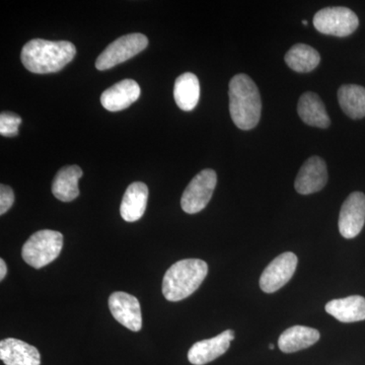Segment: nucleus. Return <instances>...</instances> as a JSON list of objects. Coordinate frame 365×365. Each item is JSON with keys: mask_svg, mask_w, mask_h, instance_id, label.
<instances>
[{"mask_svg": "<svg viewBox=\"0 0 365 365\" xmlns=\"http://www.w3.org/2000/svg\"><path fill=\"white\" fill-rule=\"evenodd\" d=\"M321 61L316 49L306 44H297L290 48L285 55V62L292 71L304 73L313 71Z\"/></svg>", "mask_w": 365, "mask_h": 365, "instance_id": "22", "label": "nucleus"}, {"mask_svg": "<svg viewBox=\"0 0 365 365\" xmlns=\"http://www.w3.org/2000/svg\"><path fill=\"white\" fill-rule=\"evenodd\" d=\"M174 98L178 107L182 111L195 109L200 98V83L195 74L186 72L177 78L174 86Z\"/></svg>", "mask_w": 365, "mask_h": 365, "instance_id": "20", "label": "nucleus"}, {"mask_svg": "<svg viewBox=\"0 0 365 365\" xmlns=\"http://www.w3.org/2000/svg\"><path fill=\"white\" fill-rule=\"evenodd\" d=\"M7 273L6 262L4 259H0V280H4Z\"/></svg>", "mask_w": 365, "mask_h": 365, "instance_id": "25", "label": "nucleus"}, {"mask_svg": "<svg viewBox=\"0 0 365 365\" xmlns=\"http://www.w3.org/2000/svg\"><path fill=\"white\" fill-rule=\"evenodd\" d=\"M0 359L6 365H40L39 350L24 341L7 338L0 342Z\"/></svg>", "mask_w": 365, "mask_h": 365, "instance_id": "14", "label": "nucleus"}, {"mask_svg": "<svg viewBox=\"0 0 365 365\" xmlns=\"http://www.w3.org/2000/svg\"><path fill=\"white\" fill-rule=\"evenodd\" d=\"M83 170L78 165H67L57 173L52 182V193L62 202H71L79 195L78 181Z\"/></svg>", "mask_w": 365, "mask_h": 365, "instance_id": "17", "label": "nucleus"}, {"mask_svg": "<svg viewBox=\"0 0 365 365\" xmlns=\"http://www.w3.org/2000/svg\"><path fill=\"white\" fill-rule=\"evenodd\" d=\"M328 182V170L323 158L312 157L302 165L295 179V190L302 195L321 191Z\"/></svg>", "mask_w": 365, "mask_h": 365, "instance_id": "11", "label": "nucleus"}, {"mask_svg": "<svg viewBox=\"0 0 365 365\" xmlns=\"http://www.w3.org/2000/svg\"><path fill=\"white\" fill-rule=\"evenodd\" d=\"M234 339V331L227 330L211 339L199 341L190 348L189 361L194 365L207 364L225 354Z\"/></svg>", "mask_w": 365, "mask_h": 365, "instance_id": "12", "label": "nucleus"}, {"mask_svg": "<svg viewBox=\"0 0 365 365\" xmlns=\"http://www.w3.org/2000/svg\"><path fill=\"white\" fill-rule=\"evenodd\" d=\"M327 313L342 323H354L365 319V299L351 295L345 299H333L326 304Z\"/></svg>", "mask_w": 365, "mask_h": 365, "instance_id": "16", "label": "nucleus"}, {"mask_svg": "<svg viewBox=\"0 0 365 365\" xmlns=\"http://www.w3.org/2000/svg\"><path fill=\"white\" fill-rule=\"evenodd\" d=\"M230 112L232 121L242 130H251L260 121L262 101L253 79L237 74L230 83Z\"/></svg>", "mask_w": 365, "mask_h": 365, "instance_id": "2", "label": "nucleus"}, {"mask_svg": "<svg viewBox=\"0 0 365 365\" xmlns=\"http://www.w3.org/2000/svg\"><path fill=\"white\" fill-rule=\"evenodd\" d=\"M341 109L352 119L365 117V88L357 85H344L338 91Z\"/></svg>", "mask_w": 365, "mask_h": 365, "instance_id": "21", "label": "nucleus"}, {"mask_svg": "<svg viewBox=\"0 0 365 365\" xmlns=\"http://www.w3.org/2000/svg\"><path fill=\"white\" fill-rule=\"evenodd\" d=\"M148 200V188L144 182L129 185L122 199L120 213L127 222H135L143 217Z\"/></svg>", "mask_w": 365, "mask_h": 365, "instance_id": "15", "label": "nucleus"}, {"mask_svg": "<svg viewBox=\"0 0 365 365\" xmlns=\"http://www.w3.org/2000/svg\"><path fill=\"white\" fill-rule=\"evenodd\" d=\"M140 93V86L135 81L123 79L102 93L101 103L108 111H122L136 102Z\"/></svg>", "mask_w": 365, "mask_h": 365, "instance_id": "13", "label": "nucleus"}, {"mask_svg": "<svg viewBox=\"0 0 365 365\" xmlns=\"http://www.w3.org/2000/svg\"><path fill=\"white\" fill-rule=\"evenodd\" d=\"M208 265L200 259H185L170 266L163 280V294L169 302L187 299L202 284Z\"/></svg>", "mask_w": 365, "mask_h": 365, "instance_id": "3", "label": "nucleus"}, {"mask_svg": "<svg viewBox=\"0 0 365 365\" xmlns=\"http://www.w3.org/2000/svg\"><path fill=\"white\" fill-rule=\"evenodd\" d=\"M14 202V194L13 189L6 185H0V215L9 210Z\"/></svg>", "mask_w": 365, "mask_h": 365, "instance_id": "24", "label": "nucleus"}, {"mask_svg": "<svg viewBox=\"0 0 365 365\" xmlns=\"http://www.w3.org/2000/svg\"><path fill=\"white\" fill-rule=\"evenodd\" d=\"M297 255L287 252L276 257L266 267L260 277V288L266 294H273L287 284L297 270Z\"/></svg>", "mask_w": 365, "mask_h": 365, "instance_id": "8", "label": "nucleus"}, {"mask_svg": "<svg viewBox=\"0 0 365 365\" xmlns=\"http://www.w3.org/2000/svg\"><path fill=\"white\" fill-rule=\"evenodd\" d=\"M321 334L309 327L294 326L281 334L278 346L281 351L294 353L311 347L319 340Z\"/></svg>", "mask_w": 365, "mask_h": 365, "instance_id": "19", "label": "nucleus"}, {"mask_svg": "<svg viewBox=\"0 0 365 365\" xmlns=\"http://www.w3.org/2000/svg\"><path fill=\"white\" fill-rule=\"evenodd\" d=\"M314 26L319 33L336 37H347L359 28L356 14L347 7H326L314 16Z\"/></svg>", "mask_w": 365, "mask_h": 365, "instance_id": "6", "label": "nucleus"}, {"mask_svg": "<svg viewBox=\"0 0 365 365\" xmlns=\"http://www.w3.org/2000/svg\"><path fill=\"white\" fill-rule=\"evenodd\" d=\"M63 247V235L56 230H39L29 237L21 250V256L26 264L36 269L52 263Z\"/></svg>", "mask_w": 365, "mask_h": 365, "instance_id": "4", "label": "nucleus"}, {"mask_svg": "<svg viewBox=\"0 0 365 365\" xmlns=\"http://www.w3.org/2000/svg\"><path fill=\"white\" fill-rule=\"evenodd\" d=\"M148 45V39L143 34H129L114 41L101 53L96 61L98 71H107L118 64L123 63L138 53L143 51Z\"/></svg>", "mask_w": 365, "mask_h": 365, "instance_id": "5", "label": "nucleus"}, {"mask_svg": "<svg viewBox=\"0 0 365 365\" xmlns=\"http://www.w3.org/2000/svg\"><path fill=\"white\" fill-rule=\"evenodd\" d=\"M217 184L215 170H203L189 182L181 199L182 210L188 215L200 212L207 206Z\"/></svg>", "mask_w": 365, "mask_h": 365, "instance_id": "7", "label": "nucleus"}, {"mask_svg": "<svg viewBox=\"0 0 365 365\" xmlns=\"http://www.w3.org/2000/svg\"><path fill=\"white\" fill-rule=\"evenodd\" d=\"M109 307L115 319L129 330L138 332L143 328L140 304L133 295L114 292L110 295Z\"/></svg>", "mask_w": 365, "mask_h": 365, "instance_id": "10", "label": "nucleus"}, {"mask_svg": "<svg viewBox=\"0 0 365 365\" xmlns=\"http://www.w3.org/2000/svg\"><path fill=\"white\" fill-rule=\"evenodd\" d=\"M76 54V46L67 41L34 39L24 46L21 59L29 71L46 74L61 71Z\"/></svg>", "mask_w": 365, "mask_h": 365, "instance_id": "1", "label": "nucleus"}, {"mask_svg": "<svg viewBox=\"0 0 365 365\" xmlns=\"http://www.w3.org/2000/svg\"><path fill=\"white\" fill-rule=\"evenodd\" d=\"M21 123V119L19 115L11 112H2L0 115V134L6 137L18 135Z\"/></svg>", "mask_w": 365, "mask_h": 365, "instance_id": "23", "label": "nucleus"}, {"mask_svg": "<svg viewBox=\"0 0 365 365\" xmlns=\"http://www.w3.org/2000/svg\"><path fill=\"white\" fill-rule=\"evenodd\" d=\"M297 113L304 123L319 128L330 126V117L326 111L325 105L317 93L307 91L299 98Z\"/></svg>", "mask_w": 365, "mask_h": 365, "instance_id": "18", "label": "nucleus"}, {"mask_svg": "<svg viewBox=\"0 0 365 365\" xmlns=\"http://www.w3.org/2000/svg\"><path fill=\"white\" fill-rule=\"evenodd\" d=\"M269 349L273 350L274 349V345L273 344H269Z\"/></svg>", "mask_w": 365, "mask_h": 365, "instance_id": "26", "label": "nucleus"}, {"mask_svg": "<svg viewBox=\"0 0 365 365\" xmlns=\"http://www.w3.org/2000/svg\"><path fill=\"white\" fill-rule=\"evenodd\" d=\"M365 222V195L353 192L341 207L339 216L340 234L345 239H354L361 232Z\"/></svg>", "mask_w": 365, "mask_h": 365, "instance_id": "9", "label": "nucleus"}, {"mask_svg": "<svg viewBox=\"0 0 365 365\" xmlns=\"http://www.w3.org/2000/svg\"><path fill=\"white\" fill-rule=\"evenodd\" d=\"M302 25H306V26L307 25V21L306 20L302 21Z\"/></svg>", "mask_w": 365, "mask_h": 365, "instance_id": "27", "label": "nucleus"}]
</instances>
